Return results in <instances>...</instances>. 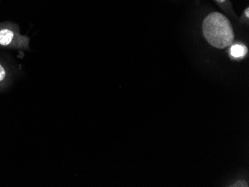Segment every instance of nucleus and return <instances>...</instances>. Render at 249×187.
<instances>
[{
    "label": "nucleus",
    "instance_id": "1",
    "mask_svg": "<svg viewBox=\"0 0 249 187\" xmlns=\"http://www.w3.org/2000/svg\"><path fill=\"white\" fill-rule=\"evenodd\" d=\"M203 33L208 43L217 49H225L233 43L234 34L230 21L219 12L208 15L202 25Z\"/></svg>",
    "mask_w": 249,
    "mask_h": 187
},
{
    "label": "nucleus",
    "instance_id": "2",
    "mask_svg": "<svg viewBox=\"0 0 249 187\" xmlns=\"http://www.w3.org/2000/svg\"><path fill=\"white\" fill-rule=\"evenodd\" d=\"M30 38L22 35L19 27L9 21L0 23V48L14 50H30Z\"/></svg>",
    "mask_w": 249,
    "mask_h": 187
},
{
    "label": "nucleus",
    "instance_id": "3",
    "mask_svg": "<svg viewBox=\"0 0 249 187\" xmlns=\"http://www.w3.org/2000/svg\"><path fill=\"white\" fill-rule=\"evenodd\" d=\"M14 72L6 61L0 58V93L9 87L13 79Z\"/></svg>",
    "mask_w": 249,
    "mask_h": 187
},
{
    "label": "nucleus",
    "instance_id": "4",
    "mask_svg": "<svg viewBox=\"0 0 249 187\" xmlns=\"http://www.w3.org/2000/svg\"><path fill=\"white\" fill-rule=\"evenodd\" d=\"M247 49L241 44H236L231 48V54L235 58H241L246 55Z\"/></svg>",
    "mask_w": 249,
    "mask_h": 187
},
{
    "label": "nucleus",
    "instance_id": "5",
    "mask_svg": "<svg viewBox=\"0 0 249 187\" xmlns=\"http://www.w3.org/2000/svg\"><path fill=\"white\" fill-rule=\"evenodd\" d=\"M233 187H248V184H246L245 181H238V182L233 184Z\"/></svg>",
    "mask_w": 249,
    "mask_h": 187
},
{
    "label": "nucleus",
    "instance_id": "6",
    "mask_svg": "<svg viewBox=\"0 0 249 187\" xmlns=\"http://www.w3.org/2000/svg\"><path fill=\"white\" fill-rule=\"evenodd\" d=\"M245 14H246V16L247 17H249V8H246V12H245Z\"/></svg>",
    "mask_w": 249,
    "mask_h": 187
},
{
    "label": "nucleus",
    "instance_id": "7",
    "mask_svg": "<svg viewBox=\"0 0 249 187\" xmlns=\"http://www.w3.org/2000/svg\"><path fill=\"white\" fill-rule=\"evenodd\" d=\"M218 2H220V3H222V2H225V0H216Z\"/></svg>",
    "mask_w": 249,
    "mask_h": 187
}]
</instances>
